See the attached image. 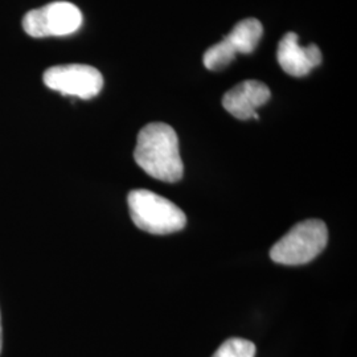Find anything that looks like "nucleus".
I'll return each mask as SVG.
<instances>
[{
  "mask_svg": "<svg viewBox=\"0 0 357 357\" xmlns=\"http://www.w3.org/2000/svg\"><path fill=\"white\" fill-rule=\"evenodd\" d=\"M328 243V229L321 220L295 224L270 250V258L280 265L298 266L315 259Z\"/></svg>",
  "mask_w": 357,
  "mask_h": 357,
  "instance_id": "obj_3",
  "label": "nucleus"
},
{
  "mask_svg": "<svg viewBox=\"0 0 357 357\" xmlns=\"http://www.w3.org/2000/svg\"><path fill=\"white\" fill-rule=\"evenodd\" d=\"M3 348V330H1V315H0V354Z\"/></svg>",
  "mask_w": 357,
  "mask_h": 357,
  "instance_id": "obj_11",
  "label": "nucleus"
},
{
  "mask_svg": "<svg viewBox=\"0 0 357 357\" xmlns=\"http://www.w3.org/2000/svg\"><path fill=\"white\" fill-rule=\"evenodd\" d=\"M264 35V26L257 19H243L230 31L225 40L231 50L238 53H252Z\"/></svg>",
  "mask_w": 357,
  "mask_h": 357,
  "instance_id": "obj_8",
  "label": "nucleus"
},
{
  "mask_svg": "<svg viewBox=\"0 0 357 357\" xmlns=\"http://www.w3.org/2000/svg\"><path fill=\"white\" fill-rule=\"evenodd\" d=\"M128 209L137 228L151 234H171L184 229L185 213L166 197L147 190H134L128 196Z\"/></svg>",
  "mask_w": 357,
  "mask_h": 357,
  "instance_id": "obj_2",
  "label": "nucleus"
},
{
  "mask_svg": "<svg viewBox=\"0 0 357 357\" xmlns=\"http://www.w3.org/2000/svg\"><path fill=\"white\" fill-rule=\"evenodd\" d=\"M236 56L237 54L231 50L229 43L225 38H222L205 52L203 63L208 70L217 72L227 68L236 59Z\"/></svg>",
  "mask_w": 357,
  "mask_h": 357,
  "instance_id": "obj_9",
  "label": "nucleus"
},
{
  "mask_svg": "<svg viewBox=\"0 0 357 357\" xmlns=\"http://www.w3.org/2000/svg\"><path fill=\"white\" fill-rule=\"evenodd\" d=\"M271 93L261 81H243L222 97L224 109L237 119L248 121V119H259L257 114V109L268 102Z\"/></svg>",
  "mask_w": 357,
  "mask_h": 357,
  "instance_id": "obj_6",
  "label": "nucleus"
},
{
  "mask_svg": "<svg viewBox=\"0 0 357 357\" xmlns=\"http://www.w3.org/2000/svg\"><path fill=\"white\" fill-rule=\"evenodd\" d=\"M43 81L47 88L64 96L90 100L103 88L101 72L90 65L68 64L52 66L44 72Z\"/></svg>",
  "mask_w": 357,
  "mask_h": 357,
  "instance_id": "obj_5",
  "label": "nucleus"
},
{
  "mask_svg": "<svg viewBox=\"0 0 357 357\" xmlns=\"http://www.w3.org/2000/svg\"><path fill=\"white\" fill-rule=\"evenodd\" d=\"M255 343L241 337H231L217 348L212 357H255Z\"/></svg>",
  "mask_w": 357,
  "mask_h": 357,
  "instance_id": "obj_10",
  "label": "nucleus"
},
{
  "mask_svg": "<svg viewBox=\"0 0 357 357\" xmlns=\"http://www.w3.org/2000/svg\"><path fill=\"white\" fill-rule=\"evenodd\" d=\"M277 59L282 69L293 77L307 76L323 60L318 45L302 47L298 35L294 32H289L282 38L277 50Z\"/></svg>",
  "mask_w": 357,
  "mask_h": 357,
  "instance_id": "obj_7",
  "label": "nucleus"
},
{
  "mask_svg": "<svg viewBox=\"0 0 357 357\" xmlns=\"http://www.w3.org/2000/svg\"><path fill=\"white\" fill-rule=\"evenodd\" d=\"M82 24V13L69 1H54L32 10L23 17V28L32 38L66 36Z\"/></svg>",
  "mask_w": 357,
  "mask_h": 357,
  "instance_id": "obj_4",
  "label": "nucleus"
},
{
  "mask_svg": "<svg viewBox=\"0 0 357 357\" xmlns=\"http://www.w3.org/2000/svg\"><path fill=\"white\" fill-rule=\"evenodd\" d=\"M134 159L147 175L156 180L176 183L183 178L184 165L178 151V134L167 123L153 122L142 128Z\"/></svg>",
  "mask_w": 357,
  "mask_h": 357,
  "instance_id": "obj_1",
  "label": "nucleus"
}]
</instances>
